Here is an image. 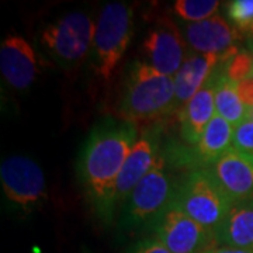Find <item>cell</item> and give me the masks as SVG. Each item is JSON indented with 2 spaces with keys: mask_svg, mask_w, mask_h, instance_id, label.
I'll return each mask as SVG.
<instances>
[{
  "mask_svg": "<svg viewBox=\"0 0 253 253\" xmlns=\"http://www.w3.org/2000/svg\"><path fill=\"white\" fill-rule=\"evenodd\" d=\"M248 118H251V120H253V109L249 110V117Z\"/></svg>",
  "mask_w": 253,
  "mask_h": 253,
  "instance_id": "27",
  "label": "cell"
},
{
  "mask_svg": "<svg viewBox=\"0 0 253 253\" xmlns=\"http://www.w3.org/2000/svg\"><path fill=\"white\" fill-rule=\"evenodd\" d=\"M0 180L4 197L24 211H31L46 200L45 176L33 159L14 155L3 159Z\"/></svg>",
  "mask_w": 253,
  "mask_h": 253,
  "instance_id": "7",
  "label": "cell"
},
{
  "mask_svg": "<svg viewBox=\"0 0 253 253\" xmlns=\"http://www.w3.org/2000/svg\"><path fill=\"white\" fill-rule=\"evenodd\" d=\"M142 52L146 63L154 66L158 72L172 76L179 72L186 61L184 38L170 18H159L148 30L142 42Z\"/></svg>",
  "mask_w": 253,
  "mask_h": 253,
  "instance_id": "9",
  "label": "cell"
},
{
  "mask_svg": "<svg viewBox=\"0 0 253 253\" xmlns=\"http://www.w3.org/2000/svg\"><path fill=\"white\" fill-rule=\"evenodd\" d=\"M234 132L235 126L215 114L206 128L201 139L197 145H194V155L197 162L214 165L219 161L232 149Z\"/></svg>",
  "mask_w": 253,
  "mask_h": 253,
  "instance_id": "17",
  "label": "cell"
},
{
  "mask_svg": "<svg viewBox=\"0 0 253 253\" xmlns=\"http://www.w3.org/2000/svg\"><path fill=\"white\" fill-rule=\"evenodd\" d=\"M219 66V65H218ZM218 68L206 86L180 109V134L184 142L197 145L215 113V86Z\"/></svg>",
  "mask_w": 253,
  "mask_h": 253,
  "instance_id": "13",
  "label": "cell"
},
{
  "mask_svg": "<svg viewBox=\"0 0 253 253\" xmlns=\"http://www.w3.org/2000/svg\"><path fill=\"white\" fill-rule=\"evenodd\" d=\"M184 38L197 54L218 55L222 58V63L238 52L236 28L219 14L199 23L186 24Z\"/></svg>",
  "mask_w": 253,
  "mask_h": 253,
  "instance_id": "10",
  "label": "cell"
},
{
  "mask_svg": "<svg viewBox=\"0 0 253 253\" xmlns=\"http://www.w3.org/2000/svg\"><path fill=\"white\" fill-rule=\"evenodd\" d=\"M132 253H172L158 238H148L138 242Z\"/></svg>",
  "mask_w": 253,
  "mask_h": 253,
  "instance_id": "23",
  "label": "cell"
},
{
  "mask_svg": "<svg viewBox=\"0 0 253 253\" xmlns=\"http://www.w3.org/2000/svg\"><path fill=\"white\" fill-rule=\"evenodd\" d=\"M222 58L212 54H190L174 75V109H181L199 93L214 75Z\"/></svg>",
  "mask_w": 253,
  "mask_h": 253,
  "instance_id": "15",
  "label": "cell"
},
{
  "mask_svg": "<svg viewBox=\"0 0 253 253\" xmlns=\"http://www.w3.org/2000/svg\"><path fill=\"white\" fill-rule=\"evenodd\" d=\"M249 34H251V36H252V40H253V26H252V28H251V30H249Z\"/></svg>",
  "mask_w": 253,
  "mask_h": 253,
  "instance_id": "28",
  "label": "cell"
},
{
  "mask_svg": "<svg viewBox=\"0 0 253 253\" xmlns=\"http://www.w3.org/2000/svg\"><path fill=\"white\" fill-rule=\"evenodd\" d=\"M96 24L83 11L68 13L41 31V42L46 52L65 68L81 63L93 46Z\"/></svg>",
  "mask_w": 253,
  "mask_h": 253,
  "instance_id": "6",
  "label": "cell"
},
{
  "mask_svg": "<svg viewBox=\"0 0 253 253\" xmlns=\"http://www.w3.org/2000/svg\"><path fill=\"white\" fill-rule=\"evenodd\" d=\"M215 113L231 126H238L249 117V109L242 103L236 90V83L229 81L222 72V63L218 66L215 86Z\"/></svg>",
  "mask_w": 253,
  "mask_h": 253,
  "instance_id": "18",
  "label": "cell"
},
{
  "mask_svg": "<svg viewBox=\"0 0 253 253\" xmlns=\"http://www.w3.org/2000/svg\"><path fill=\"white\" fill-rule=\"evenodd\" d=\"M219 9L218 0H176L173 10L184 21L199 23L214 17Z\"/></svg>",
  "mask_w": 253,
  "mask_h": 253,
  "instance_id": "19",
  "label": "cell"
},
{
  "mask_svg": "<svg viewBox=\"0 0 253 253\" xmlns=\"http://www.w3.org/2000/svg\"><path fill=\"white\" fill-rule=\"evenodd\" d=\"M134 33V9L123 1L106 4L96 21L93 65L96 75L109 82L126 54Z\"/></svg>",
  "mask_w": 253,
  "mask_h": 253,
  "instance_id": "3",
  "label": "cell"
},
{
  "mask_svg": "<svg viewBox=\"0 0 253 253\" xmlns=\"http://www.w3.org/2000/svg\"><path fill=\"white\" fill-rule=\"evenodd\" d=\"M249 48H251V52L253 54V40H251V41H249Z\"/></svg>",
  "mask_w": 253,
  "mask_h": 253,
  "instance_id": "26",
  "label": "cell"
},
{
  "mask_svg": "<svg viewBox=\"0 0 253 253\" xmlns=\"http://www.w3.org/2000/svg\"><path fill=\"white\" fill-rule=\"evenodd\" d=\"M136 142L134 123L107 121L91 131L83 146L78 172L93 207L110 221L116 208V184L128 155Z\"/></svg>",
  "mask_w": 253,
  "mask_h": 253,
  "instance_id": "1",
  "label": "cell"
},
{
  "mask_svg": "<svg viewBox=\"0 0 253 253\" xmlns=\"http://www.w3.org/2000/svg\"><path fill=\"white\" fill-rule=\"evenodd\" d=\"M177 190L179 186L166 172L165 158L159 155L154 168L126 200L124 221L128 225L158 221L176 203Z\"/></svg>",
  "mask_w": 253,
  "mask_h": 253,
  "instance_id": "5",
  "label": "cell"
},
{
  "mask_svg": "<svg viewBox=\"0 0 253 253\" xmlns=\"http://www.w3.org/2000/svg\"><path fill=\"white\" fill-rule=\"evenodd\" d=\"M232 149L253 162V120L246 118L235 126Z\"/></svg>",
  "mask_w": 253,
  "mask_h": 253,
  "instance_id": "22",
  "label": "cell"
},
{
  "mask_svg": "<svg viewBox=\"0 0 253 253\" xmlns=\"http://www.w3.org/2000/svg\"><path fill=\"white\" fill-rule=\"evenodd\" d=\"M228 17L235 27L249 33L253 26V0H234L228 3Z\"/></svg>",
  "mask_w": 253,
  "mask_h": 253,
  "instance_id": "21",
  "label": "cell"
},
{
  "mask_svg": "<svg viewBox=\"0 0 253 253\" xmlns=\"http://www.w3.org/2000/svg\"><path fill=\"white\" fill-rule=\"evenodd\" d=\"M174 204L211 232H215L234 206L208 169L190 172L179 186Z\"/></svg>",
  "mask_w": 253,
  "mask_h": 253,
  "instance_id": "4",
  "label": "cell"
},
{
  "mask_svg": "<svg viewBox=\"0 0 253 253\" xmlns=\"http://www.w3.org/2000/svg\"><path fill=\"white\" fill-rule=\"evenodd\" d=\"M236 90L245 106L249 110L253 109V79L236 83Z\"/></svg>",
  "mask_w": 253,
  "mask_h": 253,
  "instance_id": "24",
  "label": "cell"
},
{
  "mask_svg": "<svg viewBox=\"0 0 253 253\" xmlns=\"http://www.w3.org/2000/svg\"><path fill=\"white\" fill-rule=\"evenodd\" d=\"M211 173L234 204L253 199V162L235 149L214 163Z\"/></svg>",
  "mask_w": 253,
  "mask_h": 253,
  "instance_id": "12",
  "label": "cell"
},
{
  "mask_svg": "<svg viewBox=\"0 0 253 253\" xmlns=\"http://www.w3.org/2000/svg\"><path fill=\"white\" fill-rule=\"evenodd\" d=\"M155 238L172 253H203L217 246L214 232L173 204L156 221Z\"/></svg>",
  "mask_w": 253,
  "mask_h": 253,
  "instance_id": "8",
  "label": "cell"
},
{
  "mask_svg": "<svg viewBox=\"0 0 253 253\" xmlns=\"http://www.w3.org/2000/svg\"><path fill=\"white\" fill-rule=\"evenodd\" d=\"M174 78L162 75L142 61L129 66L120 103L121 116L128 123L163 117L174 110Z\"/></svg>",
  "mask_w": 253,
  "mask_h": 253,
  "instance_id": "2",
  "label": "cell"
},
{
  "mask_svg": "<svg viewBox=\"0 0 253 253\" xmlns=\"http://www.w3.org/2000/svg\"><path fill=\"white\" fill-rule=\"evenodd\" d=\"M203 253H210V249H208V251H206V252H203Z\"/></svg>",
  "mask_w": 253,
  "mask_h": 253,
  "instance_id": "29",
  "label": "cell"
},
{
  "mask_svg": "<svg viewBox=\"0 0 253 253\" xmlns=\"http://www.w3.org/2000/svg\"><path fill=\"white\" fill-rule=\"evenodd\" d=\"M214 236L217 246L253 251V199L234 204Z\"/></svg>",
  "mask_w": 253,
  "mask_h": 253,
  "instance_id": "16",
  "label": "cell"
},
{
  "mask_svg": "<svg viewBox=\"0 0 253 253\" xmlns=\"http://www.w3.org/2000/svg\"><path fill=\"white\" fill-rule=\"evenodd\" d=\"M222 72L234 83L253 79V54L251 51H238L232 58L222 63Z\"/></svg>",
  "mask_w": 253,
  "mask_h": 253,
  "instance_id": "20",
  "label": "cell"
},
{
  "mask_svg": "<svg viewBox=\"0 0 253 253\" xmlns=\"http://www.w3.org/2000/svg\"><path fill=\"white\" fill-rule=\"evenodd\" d=\"M0 71L4 81L16 90L28 89L38 75L36 51L24 37L7 36L0 45Z\"/></svg>",
  "mask_w": 253,
  "mask_h": 253,
  "instance_id": "11",
  "label": "cell"
},
{
  "mask_svg": "<svg viewBox=\"0 0 253 253\" xmlns=\"http://www.w3.org/2000/svg\"><path fill=\"white\" fill-rule=\"evenodd\" d=\"M210 253H253L249 249H238V248H228V246H214L210 249Z\"/></svg>",
  "mask_w": 253,
  "mask_h": 253,
  "instance_id": "25",
  "label": "cell"
},
{
  "mask_svg": "<svg viewBox=\"0 0 253 253\" xmlns=\"http://www.w3.org/2000/svg\"><path fill=\"white\" fill-rule=\"evenodd\" d=\"M158 141L154 136L144 135L136 139L121 169L116 184V206L128 199L136 184L144 179L159 158Z\"/></svg>",
  "mask_w": 253,
  "mask_h": 253,
  "instance_id": "14",
  "label": "cell"
}]
</instances>
